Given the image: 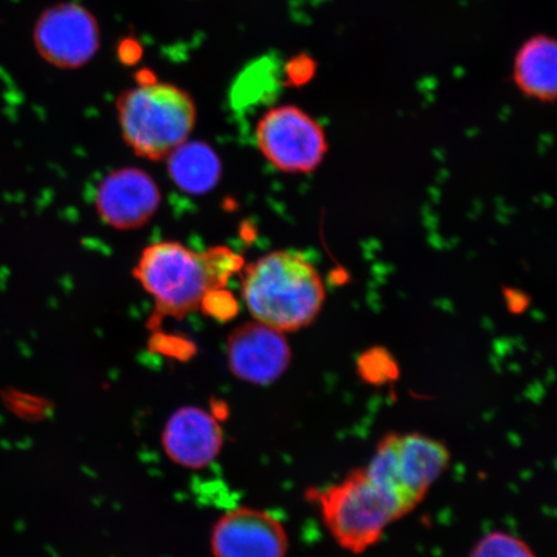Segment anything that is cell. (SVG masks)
<instances>
[{"label":"cell","instance_id":"obj_1","mask_svg":"<svg viewBox=\"0 0 557 557\" xmlns=\"http://www.w3.org/2000/svg\"><path fill=\"white\" fill-rule=\"evenodd\" d=\"M243 268V257L225 246L198 252L178 242H158L143 250L132 273L154 299L152 319L159 322L201 310L207 296L226 288Z\"/></svg>","mask_w":557,"mask_h":557},{"label":"cell","instance_id":"obj_2","mask_svg":"<svg viewBox=\"0 0 557 557\" xmlns=\"http://www.w3.org/2000/svg\"><path fill=\"white\" fill-rule=\"evenodd\" d=\"M242 297L250 315L283 333L308 329L325 304L315 264L295 250H274L242 269Z\"/></svg>","mask_w":557,"mask_h":557},{"label":"cell","instance_id":"obj_3","mask_svg":"<svg viewBox=\"0 0 557 557\" xmlns=\"http://www.w3.org/2000/svg\"><path fill=\"white\" fill-rule=\"evenodd\" d=\"M124 143L139 158L160 162L189 139L198 110L184 88L157 79L138 83L117 97Z\"/></svg>","mask_w":557,"mask_h":557},{"label":"cell","instance_id":"obj_4","mask_svg":"<svg viewBox=\"0 0 557 557\" xmlns=\"http://www.w3.org/2000/svg\"><path fill=\"white\" fill-rule=\"evenodd\" d=\"M309 498L319 507L331 537L345 552L360 555L377 545L386 529L406 517L389 494L374 482L366 468L355 469Z\"/></svg>","mask_w":557,"mask_h":557},{"label":"cell","instance_id":"obj_5","mask_svg":"<svg viewBox=\"0 0 557 557\" xmlns=\"http://www.w3.org/2000/svg\"><path fill=\"white\" fill-rule=\"evenodd\" d=\"M450 450L420 433H389L375 447L367 472L399 505L412 512L450 465Z\"/></svg>","mask_w":557,"mask_h":557},{"label":"cell","instance_id":"obj_6","mask_svg":"<svg viewBox=\"0 0 557 557\" xmlns=\"http://www.w3.org/2000/svg\"><path fill=\"white\" fill-rule=\"evenodd\" d=\"M255 137L263 158L283 173H312L329 152L322 125L295 104L267 111L256 125Z\"/></svg>","mask_w":557,"mask_h":557},{"label":"cell","instance_id":"obj_7","mask_svg":"<svg viewBox=\"0 0 557 557\" xmlns=\"http://www.w3.org/2000/svg\"><path fill=\"white\" fill-rule=\"evenodd\" d=\"M33 44L48 64L64 70L81 69L100 51L99 21L85 5L55 3L35 21Z\"/></svg>","mask_w":557,"mask_h":557},{"label":"cell","instance_id":"obj_8","mask_svg":"<svg viewBox=\"0 0 557 557\" xmlns=\"http://www.w3.org/2000/svg\"><path fill=\"white\" fill-rule=\"evenodd\" d=\"M209 548L213 557H287L289 537L273 513L243 506L215 520Z\"/></svg>","mask_w":557,"mask_h":557},{"label":"cell","instance_id":"obj_9","mask_svg":"<svg viewBox=\"0 0 557 557\" xmlns=\"http://www.w3.org/2000/svg\"><path fill=\"white\" fill-rule=\"evenodd\" d=\"M290 363L292 348L285 334L255 319L236 326L227 336L226 364L240 382L273 385Z\"/></svg>","mask_w":557,"mask_h":557},{"label":"cell","instance_id":"obj_10","mask_svg":"<svg viewBox=\"0 0 557 557\" xmlns=\"http://www.w3.org/2000/svg\"><path fill=\"white\" fill-rule=\"evenodd\" d=\"M162 205L157 181L134 166L110 172L96 190L97 214L110 227L129 232L148 225Z\"/></svg>","mask_w":557,"mask_h":557},{"label":"cell","instance_id":"obj_11","mask_svg":"<svg viewBox=\"0 0 557 557\" xmlns=\"http://www.w3.org/2000/svg\"><path fill=\"white\" fill-rule=\"evenodd\" d=\"M160 443L172 463L186 470H205L218 461L225 433L218 418L207 409L183 406L166 418Z\"/></svg>","mask_w":557,"mask_h":557},{"label":"cell","instance_id":"obj_12","mask_svg":"<svg viewBox=\"0 0 557 557\" xmlns=\"http://www.w3.org/2000/svg\"><path fill=\"white\" fill-rule=\"evenodd\" d=\"M556 58V41L546 35H537L520 48L515 60L513 78L522 94L541 102H555Z\"/></svg>","mask_w":557,"mask_h":557},{"label":"cell","instance_id":"obj_13","mask_svg":"<svg viewBox=\"0 0 557 557\" xmlns=\"http://www.w3.org/2000/svg\"><path fill=\"white\" fill-rule=\"evenodd\" d=\"M165 160L173 184L187 194L205 195L220 183L221 159L206 143L187 139Z\"/></svg>","mask_w":557,"mask_h":557},{"label":"cell","instance_id":"obj_14","mask_svg":"<svg viewBox=\"0 0 557 557\" xmlns=\"http://www.w3.org/2000/svg\"><path fill=\"white\" fill-rule=\"evenodd\" d=\"M469 557H537L524 540L511 533L494 531L473 546Z\"/></svg>","mask_w":557,"mask_h":557},{"label":"cell","instance_id":"obj_15","mask_svg":"<svg viewBox=\"0 0 557 557\" xmlns=\"http://www.w3.org/2000/svg\"><path fill=\"white\" fill-rule=\"evenodd\" d=\"M313 72H315V64L305 54L297 55L287 66L289 82L297 83V85L309 81Z\"/></svg>","mask_w":557,"mask_h":557},{"label":"cell","instance_id":"obj_16","mask_svg":"<svg viewBox=\"0 0 557 557\" xmlns=\"http://www.w3.org/2000/svg\"><path fill=\"white\" fill-rule=\"evenodd\" d=\"M117 55L125 65L136 64L141 59L143 48L137 40L127 38L122 40L120 47H117Z\"/></svg>","mask_w":557,"mask_h":557}]
</instances>
